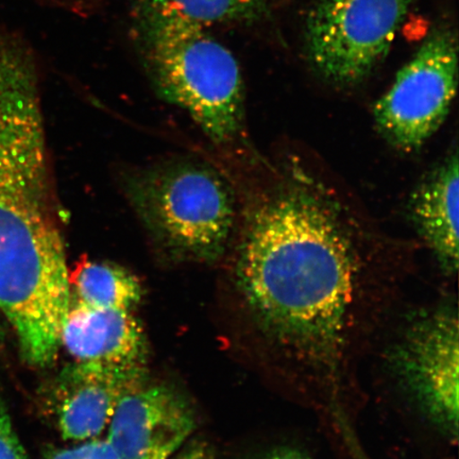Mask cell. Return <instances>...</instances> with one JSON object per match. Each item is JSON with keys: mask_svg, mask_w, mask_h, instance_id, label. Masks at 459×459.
<instances>
[{"mask_svg": "<svg viewBox=\"0 0 459 459\" xmlns=\"http://www.w3.org/2000/svg\"><path fill=\"white\" fill-rule=\"evenodd\" d=\"M31 51L0 29V311L28 364L54 363L72 290Z\"/></svg>", "mask_w": 459, "mask_h": 459, "instance_id": "obj_1", "label": "cell"}, {"mask_svg": "<svg viewBox=\"0 0 459 459\" xmlns=\"http://www.w3.org/2000/svg\"><path fill=\"white\" fill-rule=\"evenodd\" d=\"M238 275L251 307L280 342L314 359L336 351L358 260L337 215L312 188L292 183L252 210Z\"/></svg>", "mask_w": 459, "mask_h": 459, "instance_id": "obj_2", "label": "cell"}, {"mask_svg": "<svg viewBox=\"0 0 459 459\" xmlns=\"http://www.w3.org/2000/svg\"><path fill=\"white\" fill-rule=\"evenodd\" d=\"M136 34L157 93L211 141H232L242 128L244 84L231 51L208 28L153 9L137 7Z\"/></svg>", "mask_w": 459, "mask_h": 459, "instance_id": "obj_3", "label": "cell"}, {"mask_svg": "<svg viewBox=\"0 0 459 459\" xmlns=\"http://www.w3.org/2000/svg\"><path fill=\"white\" fill-rule=\"evenodd\" d=\"M129 197L153 243L177 261L212 263L225 255L234 199L217 172L194 160L154 166L129 185Z\"/></svg>", "mask_w": 459, "mask_h": 459, "instance_id": "obj_4", "label": "cell"}, {"mask_svg": "<svg viewBox=\"0 0 459 459\" xmlns=\"http://www.w3.org/2000/svg\"><path fill=\"white\" fill-rule=\"evenodd\" d=\"M417 0H317L304 44L309 65L326 82H363L385 59Z\"/></svg>", "mask_w": 459, "mask_h": 459, "instance_id": "obj_5", "label": "cell"}, {"mask_svg": "<svg viewBox=\"0 0 459 459\" xmlns=\"http://www.w3.org/2000/svg\"><path fill=\"white\" fill-rule=\"evenodd\" d=\"M457 74L455 33L436 28L373 108L383 136L399 151L420 149L450 112Z\"/></svg>", "mask_w": 459, "mask_h": 459, "instance_id": "obj_6", "label": "cell"}, {"mask_svg": "<svg viewBox=\"0 0 459 459\" xmlns=\"http://www.w3.org/2000/svg\"><path fill=\"white\" fill-rule=\"evenodd\" d=\"M458 323L439 313L422 321L401 344L397 366L422 409L451 437L458 433Z\"/></svg>", "mask_w": 459, "mask_h": 459, "instance_id": "obj_7", "label": "cell"}, {"mask_svg": "<svg viewBox=\"0 0 459 459\" xmlns=\"http://www.w3.org/2000/svg\"><path fill=\"white\" fill-rule=\"evenodd\" d=\"M143 383L119 400L105 439L119 459H170L196 428L194 411L177 390Z\"/></svg>", "mask_w": 459, "mask_h": 459, "instance_id": "obj_8", "label": "cell"}, {"mask_svg": "<svg viewBox=\"0 0 459 459\" xmlns=\"http://www.w3.org/2000/svg\"><path fill=\"white\" fill-rule=\"evenodd\" d=\"M145 378V366L78 363L61 373L55 389V414L63 439L100 438L125 394Z\"/></svg>", "mask_w": 459, "mask_h": 459, "instance_id": "obj_9", "label": "cell"}, {"mask_svg": "<svg viewBox=\"0 0 459 459\" xmlns=\"http://www.w3.org/2000/svg\"><path fill=\"white\" fill-rule=\"evenodd\" d=\"M60 343L78 363L145 366V333L127 309L91 307L72 301Z\"/></svg>", "mask_w": 459, "mask_h": 459, "instance_id": "obj_10", "label": "cell"}, {"mask_svg": "<svg viewBox=\"0 0 459 459\" xmlns=\"http://www.w3.org/2000/svg\"><path fill=\"white\" fill-rule=\"evenodd\" d=\"M457 153L430 174L411 200L412 220L419 233L446 273L458 268V177Z\"/></svg>", "mask_w": 459, "mask_h": 459, "instance_id": "obj_11", "label": "cell"}, {"mask_svg": "<svg viewBox=\"0 0 459 459\" xmlns=\"http://www.w3.org/2000/svg\"><path fill=\"white\" fill-rule=\"evenodd\" d=\"M70 283L76 302L91 307L132 311L143 296L135 275L113 264L79 263L70 273Z\"/></svg>", "mask_w": 459, "mask_h": 459, "instance_id": "obj_12", "label": "cell"}, {"mask_svg": "<svg viewBox=\"0 0 459 459\" xmlns=\"http://www.w3.org/2000/svg\"><path fill=\"white\" fill-rule=\"evenodd\" d=\"M279 0H139L137 7L182 17L204 28L256 22Z\"/></svg>", "mask_w": 459, "mask_h": 459, "instance_id": "obj_13", "label": "cell"}, {"mask_svg": "<svg viewBox=\"0 0 459 459\" xmlns=\"http://www.w3.org/2000/svg\"><path fill=\"white\" fill-rule=\"evenodd\" d=\"M45 459H119V457L105 438H96L73 446L51 449L46 453Z\"/></svg>", "mask_w": 459, "mask_h": 459, "instance_id": "obj_14", "label": "cell"}, {"mask_svg": "<svg viewBox=\"0 0 459 459\" xmlns=\"http://www.w3.org/2000/svg\"><path fill=\"white\" fill-rule=\"evenodd\" d=\"M0 459H27L7 409L0 402Z\"/></svg>", "mask_w": 459, "mask_h": 459, "instance_id": "obj_15", "label": "cell"}, {"mask_svg": "<svg viewBox=\"0 0 459 459\" xmlns=\"http://www.w3.org/2000/svg\"><path fill=\"white\" fill-rule=\"evenodd\" d=\"M170 459H214L213 452L203 441L183 446Z\"/></svg>", "mask_w": 459, "mask_h": 459, "instance_id": "obj_16", "label": "cell"}, {"mask_svg": "<svg viewBox=\"0 0 459 459\" xmlns=\"http://www.w3.org/2000/svg\"><path fill=\"white\" fill-rule=\"evenodd\" d=\"M263 459H309L302 453L294 450H281L272 453V455L264 457Z\"/></svg>", "mask_w": 459, "mask_h": 459, "instance_id": "obj_17", "label": "cell"}]
</instances>
